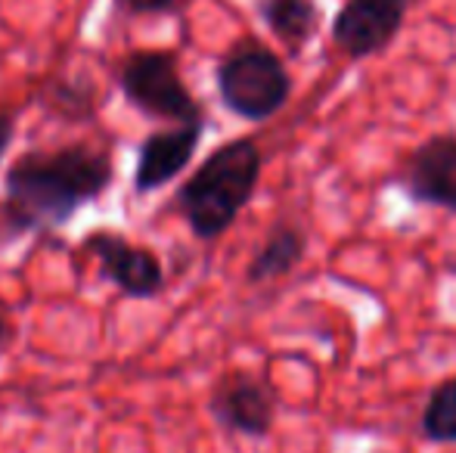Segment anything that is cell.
Here are the masks:
<instances>
[{
  "label": "cell",
  "mask_w": 456,
  "mask_h": 453,
  "mask_svg": "<svg viewBox=\"0 0 456 453\" xmlns=\"http://www.w3.org/2000/svg\"><path fill=\"white\" fill-rule=\"evenodd\" d=\"M410 199L456 212V137H432L410 156L403 168Z\"/></svg>",
  "instance_id": "cell-9"
},
{
  "label": "cell",
  "mask_w": 456,
  "mask_h": 453,
  "mask_svg": "<svg viewBox=\"0 0 456 453\" xmlns=\"http://www.w3.org/2000/svg\"><path fill=\"white\" fill-rule=\"evenodd\" d=\"M422 429L432 441H456V379L435 388L422 413Z\"/></svg>",
  "instance_id": "cell-12"
},
{
  "label": "cell",
  "mask_w": 456,
  "mask_h": 453,
  "mask_svg": "<svg viewBox=\"0 0 456 453\" xmlns=\"http://www.w3.org/2000/svg\"><path fill=\"white\" fill-rule=\"evenodd\" d=\"M183 0H115L118 10H127L134 16H146V12H171L177 10Z\"/></svg>",
  "instance_id": "cell-14"
},
{
  "label": "cell",
  "mask_w": 456,
  "mask_h": 453,
  "mask_svg": "<svg viewBox=\"0 0 456 453\" xmlns=\"http://www.w3.org/2000/svg\"><path fill=\"white\" fill-rule=\"evenodd\" d=\"M85 252L100 261L102 279H109L121 295L146 302L165 289V267L159 255L112 230H94L85 239Z\"/></svg>",
  "instance_id": "cell-5"
},
{
  "label": "cell",
  "mask_w": 456,
  "mask_h": 453,
  "mask_svg": "<svg viewBox=\"0 0 456 453\" xmlns=\"http://www.w3.org/2000/svg\"><path fill=\"white\" fill-rule=\"evenodd\" d=\"M205 121L192 125H175L168 131H156L143 137L137 150V171H134V190L137 193H152L171 183L177 174L192 162L196 146L202 140Z\"/></svg>",
  "instance_id": "cell-7"
},
{
  "label": "cell",
  "mask_w": 456,
  "mask_h": 453,
  "mask_svg": "<svg viewBox=\"0 0 456 453\" xmlns=\"http://www.w3.org/2000/svg\"><path fill=\"white\" fill-rule=\"evenodd\" d=\"M217 93L221 103L246 121H267L286 106L292 93V78L280 56L246 41L217 66Z\"/></svg>",
  "instance_id": "cell-3"
},
{
  "label": "cell",
  "mask_w": 456,
  "mask_h": 453,
  "mask_svg": "<svg viewBox=\"0 0 456 453\" xmlns=\"http://www.w3.org/2000/svg\"><path fill=\"white\" fill-rule=\"evenodd\" d=\"M413 0H348L332 22V41L348 56H372L401 31Z\"/></svg>",
  "instance_id": "cell-6"
},
{
  "label": "cell",
  "mask_w": 456,
  "mask_h": 453,
  "mask_svg": "<svg viewBox=\"0 0 456 453\" xmlns=\"http://www.w3.org/2000/svg\"><path fill=\"white\" fill-rule=\"evenodd\" d=\"M261 181V150L240 137L215 150L177 193V208L199 239L211 242L233 227Z\"/></svg>",
  "instance_id": "cell-2"
},
{
  "label": "cell",
  "mask_w": 456,
  "mask_h": 453,
  "mask_svg": "<svg viewBox=\"0 0 456 453\" xmlns=\"http://www.w3.org/2000/svg\"><path fill=\"white\" fill-rule=\"evenodd\" d=\"M211 413H215L224 429L261 438V435H267L273 425L276 400L265 382H258L255 376L236 373V376H227V379L215 388Z\"/></svg>",
  "instance_id": "cell-8"
},
{
  "label": "cell",
  "mask_w": 456,
  "mask_h": 453,
  "mask_svg": "<svg viewBox=\"0 0 456 453\" xmlns=\"http://www.w3.org/2000/svg\"><path fill=\"white\" fill-rule=\"evenodd\" d=\"M301 258H305V233L292 224H280L273 227V233L267 236L265 246L258 248V255L248 264V279L267 283V279L286 277L289 271L298 267Z\"/></svg>",
  "instance_id": "cell-11"
},
{
  "label": "cell",
  "mask_w": 456,
  "mask_h": 453,
  "mask_svg": "<svg viewBox=\"0 0 456 453\" xmlns=\"http://www.w3.org/2000/svg\"><path fill=\"white\" fill-rule=\"evenodd\" d=\"M258 12L289 53H301L320 28V6L314 0H258Z\"/></svg>",
  "instance_id": "cell-10"
},
{
  "label": "cell",
  "mask_w": 456,
  "mask_h": 453,
  "mask_svg": "<svg viewBox=\"0 0 456 453\" xmlns=\"http://www.w3.org/2000/svg\"><path fill=\"white\" fill-rule=\"evenodd\" d=\"M12 133H16V118L10 112H0V162H4L6 150H10Z\"/></svg>",
  "instance_id": "cell-15"
},
{
  "label": "cell",
  "mask_w": 456,
  "mask_h": 453,
  "mask_svg": "<svg viewBox=\"0 0 456 453\" xmlns=\"http://www.w3.org/2000/svg\"><path fill=\"white\" fill-rule=\"evenodd\" d=\"M0 342H4V317H0Z\"/></svg>",
  "instance_id": "cell-16"
},
{
  "label": "cell",
  "mask_w": 456,
  "mask_h": 453,
  "mask_svg": "<svg viewBox=\"0 0 456 453\" xmlns=\"http://www.w3.org/2000/svg\"><path fill=\"white\" fill-rule=\"evenodd\" d=\"M118 85L125 100L150 118L175 125H192L202 118V106L183 85L177 56L171 50H137L118 69Z\"/></svg>",
  "instance_id": "cell-4"
},
{
  "label": "cell",
  "mask_w": 456,
  "mask_h": 453,
  "mask_svg": "<svg viewBox=\"0 0 456 453\" xmlns=\"http://www.w3.org/2000/svg\"><path fill=\"white\" fill-rule=\"evenodd\" d=\"M47 106L56 115L69 121H81V118H91L94 115V91L87 85H56L53 93L47 97Z\"/></svg>",
  "instance_id": "cell-13"
},
{
  "label": "cell",
  "mask_w": 456,
  "mask_h": 453,
  "mask_svg": "<svg viewBox=\"0 0 456 453\" xmlns=\"http://www.w3.org/2000/svg\"><path fill=\"white\" fill-rule=\"evenodd\" d=\"M112 152L85 143L22 152L6 168L0 202V246L37 230L66 227L78 208L112 187Z\"/></svg>",
  "instance_id": "cell-1"
}]
</instances>
